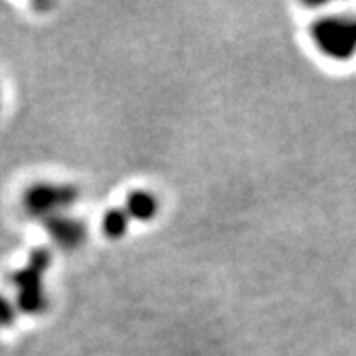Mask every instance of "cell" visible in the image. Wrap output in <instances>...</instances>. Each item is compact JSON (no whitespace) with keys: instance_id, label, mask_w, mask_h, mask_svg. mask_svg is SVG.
<instances>
[{"instance_id":"6da1fadb","label":"cell","mask_w":356,"mask_h":356,"mask_svg":"<svg viewBox=\"0 0 356 356\" xmlns=\"http://www.w3.org/2000/svg\"><path fill=\"white\" fill-rule=\"evenodd\" d=\"M159 212V206H156V198H154L151 192H133L129 196L127 204H125V214L127 218H135V220H143V222H149L153 220Z\"/></svg>"},{"instance_id":"7a4b0ae2","label":"cell","mask_w":356,"mask_h":356,"mask_svg":"<svg viewBox=\"0 0 356 356\" xmlns=\"http://www.w3.org/2000/svg\"><path fill=\"white\" fill-rule=\"evenodd\" d=\"M103 228L107 232V236L111 238H121L129 228V218L125 212H119V210H113L109 212L105 220H103Z\"/></svg>"}]
</instances>
